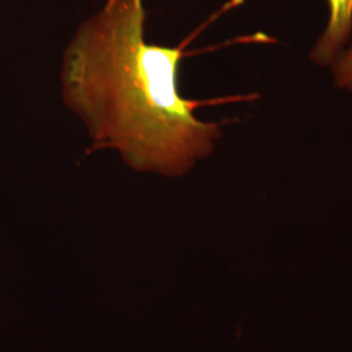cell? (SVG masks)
Listing matches in <instances>:
<instances>
[{
  "label": "cell",
  "instance_id": "cell-1",
  "mask_svg": "<svg viewBox=\"0 0 352 352\" xmlns=\"http://www.w3.org/2000/svg\"><path fill=\"white\" fill-rule=\"evenodd\" d=\"M142 0H106L64 51L62 97L84 122L89 151H116L138 173L182 176L221 136L179 93L184 45L148 43Z\"/></svg>",
  "mask_w": 352,
  "mask_h": 352
},
{
  "label": "cell",
  "instance_id": "cell-3",
  "mask_svg": "<svg viewBox=\"0 0 352 352\" xmlns=\"http://www.w3.org/2000/svg\"><path fill=\"white\" fill-rule=\"evenodd\" d=\"M336 78L338 87L352 93V47L346 51L336 64Z\"/></svg>",
  "mask_w": 352,
  "mask_h": 352
},
{
  "label": "cell",
  "instance_id": "cell-2",
  "mask_svg": "<svg viewBox=\"0 0 352 352\" xmlns=\"http://www.w3.org/2000/svg\"><path fill=\"white\" fill-rule=\"evenodd\" d=\"M327 4L329 23L312 52L318 64L334 62L352 33V0H327Z\"/></svg>",
  "mask_w": 352,
  "mask_h": 352
}]
</instances>
